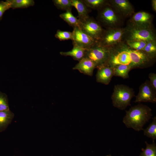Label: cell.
I'll use <instances>...</instances> for the list:
<instances>
[{
	"mask_svg": "<svg viewBox=\"0 0 156 156\" xmlns=\"http://www.w3.org/2000/svg\"><path fill=\"white\" fill-rule=\"evenodd\" d=\"M149 83L152 87L156 91V74L151 73L149 74Z\"/></svg>",
	"mask_w": 156,
	"mask_h": 156,
	"instance_id": "cell-29",
	"label": "cell"
},
{
	"mask_svg": "<svg viewBox=\"0 0 156 156\" xmlns=\"http://www.w3.org/2000/svg\"><path fill=\"white\" fill-rule=\"evenodd\" d=\"M156 91L151 86L149 80H147L140 86L138 93L136 96L135 102H156Z\"/></svg>",
	"mask_w": 156,
	"mask_h": 156,
	"instance_id": "cell-8",
	"label": "cell"
},
{
	"mask_svg": "<svg viewBox=\"0 0 156 156\" xmlns=\"http://www.w3.org/2000/svg\"><path fill=\"white\" fill-rule=\"evenodd\" d=\"M54 5L58 9L66 11L71 10L73 7L70 0H53Z\"/></svg>",
	"mask_w": 156,
	"mask_h": 156,
	"instance_id": "cell-24",
	"label": "cell"
},
{
	"mask_svg": "<svg viewBox=\"0 0 156 156\" xmlns=\"http://www.w3.org/2000/svg\"><path fill=\"white\" fill-rule=\"evenodd\" d=\"M144 135L155 140L156 139V117L153 118V121L145 129L143 130Z\"/></svg>",
	"mask_w": 156,
	"mask_h": 156,
	"instance_id": "cell-20",
	"label": "cell"
},
{
	"mask_svg": "<svg viewBox=\"0 0 156 156\" xmlns=\"http://www.w3.org/2000/svg\"><path fill=\"white\" fill-rule=\"evenodd\" d=\"M124 31L122 27L105 29L98 42L109 49L123 41Z\"/></svg>",
	"mask_w": 156,
	"mask_h": 156,
	"instance_id": "cell-6",
	"label": "cell"
},
{
	"mask_svg": "<svg viewBox=\"0 0 156 156\" xmlns=\"http://www.w3.org/2000/svg\"><path fill=\"white\" fill-rule=\"evenodd\" d=\"M73 7L76 9L78 12V18L79 20L85 18L89 16L90 10L83 0H70Z\"/></svg>",
	"mask_w": 156,
	"mask_h": 156,
	"instance_id": "cell-14",
	"label": "cell"
},
{
	"mask_svg": "<svg viewBox=\"0 0 156 156\" xmlns=\"http://www.w3.org/2000/svg\"><path fill=\"white\" fill-rule=\"evenodd\" d=\"M124 42L131 48L138 51H142L147 42L137 41H127Z\"/></svg>",
	"mask_w": 156,
	"mask_h": 156,
	"instance_id": "cell-25",
	"label": "cell"
},
{
	"mask_svg": "<svg viewBox=\"0 0 156 156\" xmlns=\"http://www.w3.org/2000/svg\"><path fill=\"white\" fill-rule=\"evenodd\" d=\"M109 4L125 18L130 17L135 13L133 7L128 0H109Z\"/></svg>",
	"mask_w": 156,
	"mask_h": 156,
	"instance_id": "cell-11",
	"label": "cell"
},
{
	"mask_svg": "<svg viewBox=\"0 0 156 156\" xmlns=\"http://www.w3.org/2000/svg\"><path fill=\"white\" fill-rule=\"evenodd\" d=\"M96 68V65L94 62L84 57L73 68V70H78L84 75L92 76L93 71Z\"/></svg>",
	"mask_w": 156,
	"mask_h": 156,
	"instance_id": "cell-13",
	"label": "cell"
},
{
	"mask_svg": "<svg viewBox=\"0 0 156 156\" xmlns=\"http://www.w3.org/2000/svg\"><path fill=\"white\" fill-rule=\"evenodd\" d=\"M11 8L12 9L26 8L33 6L34 2L33 0H8Z\"/></svg>",
	"mask_w": 156,
	"mask_h": 156,
	"instance_id": "cell-19",
	"label": "cell"
},
{
	"mask_svg": "<svg viewBox=\"0 0 156 156\" xmlns=\"http://www.w3.org/2000/svg\"><path fill=\"white\" fill-rule=\"evenodd\" d=\"M79 21V27L80 29L84 32L98 41L104 30L99 23L90 16Z\"/></svg>",
	"mask_w": 156,
	"mask_h": 156,
	"instance_id": "cell-7",
	"label": "cell"
},
{
	"mask_svg": "<svg viewBox=\"0 0 156 156\" xmlns=\"http://www.w3.org/2000/svg\"><path fill=\"white\" fill-rule=\"evenodd\" d=\"M86 5L90 9L98 10L107 4V0H83Z\"/></svg>",
	"mask_w": 156,
	"mask_h": 156,
	"instance_id": "cell-22",
	"label": "cell"
},
{
	"mask_svg": "<svg viewBox=\"0 0 156 156\" xmlns=\"http://www.w3.org/2000/svg\"><path fill=\"white\" fill-rule=\"evenodd\" d=\"M10 110L7 95L0 91V111Z\"/></svg>",
	"mask_w": 156,
	"mask_h": 156,
	"instance_id": "cell-27",
	"label": "cell"
},
{
	"mask_svg": "<svg viewBox=\"0 0 156 156\" xmlns=\"http://www.w3.org/2000/svg\"><path fill=\"white\" fill-rule=\"evenodd\" d=\"M105 156H112V155L110 154V155H106ZM121 156H124L122 155H121Z\"/></svg>",
	"mask_w": 156,
	"mask_h": 156,
	"instance_id": "cell-31",
	"label": "cell"
},
{
	"mask_svg": "<svg viewBox=\"0 0 156 156\" xmlns=\"http://www.w3.org/2000/svg\"><path fill=\"white\" fill-rule=\"evenodd\" d=\"M142 51L150 57L155 59L156 54V40L147 42Z\"/></svg>",
	"mask_w": 156,
	"mask_h": 156,
	"instance_id": "cell-23",
	"label": "cell"
},
{
	"mask_svg": "<svg viewBox=\"0 0 156 156\" xmlns=\"http://www.w3.org/2000/svg\"><path fill=\"white\" fill-rule=\"evenodd\" d=\"M153 18V16L151 13L140 11L135 12L130 17L127 24L137 27H152Z\"/></svg>",
	"mask_w": 156,
	"mask_h": 156,
	"instance_id": "cell-9",
	"label": "cell"
},
{
	"mask_svg": "<svg viewBox=\"0 0 156 156\" xmlns=\"http://www.w3.org/2000/svg\"><path fill=\"white\" fill-rule=\"evenodd\" d=\"M146 147L142 148L139 156H156V144L155 140H153L151 144L145 141Z\"/></svg>",
	"mask_w": 156,
	"mask_h": 156,
	"instance_id": "cell-21",
	"label": "cell"
},
{
	"mask_svg": "<svg viewBox=\"0 0 156 156\" xmlns=\"http://www.w3.org/2000/svg\"><path fill=\"white\" fill-rule=\"evenodd\" d=\"M59 16L61 18L73 28L79 27V21L78 18L73 15L71 10L66 11L60 14Z\"/></svg>",
	"mask_w": 156,
	"mask_h": 156,
	"instance_id": "cell-17",
	"label": "cell"
},
{
	"mask_svg": "<svg viewBox=\"0 0 156 156\" xmlns=\"http://www.w3.org/2000/svg\"><path fill=\"white\" fill-rule=\"evenodd\" d=\"M10 8V4L8 0L0 1V21L1 20L5 12Z\"/></svg>",
	"mask_w": 156,
	"mask_h": 156,
	"instance_id": "cell-28",
	"label": "cell"
},
{
	"mask_svg": "<svg viewBox=\"0 0 156 156\" xmlns=\"http://www.w3.org/2000/svg\"><path fill=\"white\" fill-rule=\"evenodd\" d=\"M73 47L70 51L66 52L61 51L60 54L65 56H70L79 62L84 57L86 49L73 43Z\"/></svg>",
	"mask_w": 156,
	"mask_h": 156,
	"instance_id": "cell-15",
	"label": "cell"
},
{
	"mask_svg": "<svg viewBox=\"0 0 156 156\" xmlns=\"http://www.w3.org/2000/svg\"><path fill=\"white\" fill-rule=\"evenodd\" d=\"M97 68L98 69L96 75L97 82L106 85L108 84L114 76L113 67L103 65Z\"/></svg>",
	"mask_w": 156,
	"mask_h": 156,
	"instance_id": "cell-12",
	"label": "cell"
},
{
	"mask_svg": "<svg viewBox=\"0 0 156 156\" xmlns=\"http://www.w3.org/2000/svg\"><path fill=\"white\" fill-rule=\"evenodd\" d=\"M125 19L109 2L97 10L96 21L106 29L122 27Z\"/></svg>",
	"mask_w": 156,
	"mask_h": 156,
	"instance_id": "cell-2",
	"label": "cell"
},
{
	"mask_svg": "<svg viewBox=\"0 0 156 156\" xmlns=\"http://www.w3.org/2000/svg\"><path fill=\"white\" fill-rule=\"evenodd\" d=\"M72 33L73 43L85 49L98 41L84 32L78 27L74 28Z\"/></svg>",
	"mask_w": 156,
	"mask_h": 156,
	"instance_id": "cell-10",
	"label": "cell"
},
{
	"mask_svg": "<svg viewBox=\"0 0 156 156\" xmlns=\"http://www.w3.org/2000/svg\"><path fill=\"white\" fill-rule=\"evenodd\" d=\"M151 112V109L147 105L138 104L126 111L122 122L127 128L137 131L143 130L144 126L153 116Z\"/></svg>",
	"mask_w": 156,
	"mask_h": 156,
	"instance_id": "cell-1",
	"label": "cell"
},
{
	"mask_svg": "<svg viewBox=\"0 0 156 156\" xmlns=\"http://www.w3.org/2000/svg\"><path fill=\"white\" fill-rule=\"evenodd\" d=\"M135 96L133 89L125 85L118 84L114 86L111 98L113 105L121 110L130 106L131 101Z\"/></svg>",
	"mask_w": 156,
	"mask_h": 156,
	"instance_id": "cell-4",
	"label": "cell"
},
{
	"mask_svg": "<svg viewBox=\"0 0 156 156\" xmlns=\"http://www.w3.org/2000/svg\"><path fill=\"white\" fill-rule=\"evenodd\" d=\"M151 5L153 10L156 12V0H152L151 1Z\"/></svg>",
	"mask_w": 156,
	"mask_h": 156,
	"instance_id": "cell-30",
	"label": "cell"
},
{
	"mask_svg": "<svg viewBox=\"0 0 156 156\" xmlns=\"http://www.w3.org/2000/svg\"><path fill=\"white\" fill-rule=\"evenodd\" d=\"M14 114L10 110L0 111V132L4 131L12 122Z\"/></svg>",
	"mask_w": 156,
	"mask_h": 156,
	"instance_id": "cell-16",
	"label": "cell"
},
{
	"mask_svg": "<svg viewBox=\"0 0 156 156\" xmlns=\"http://www.w3.org/2000/svg\"><path fill=\"white\" fill-rule=\"evenodd\" d=\"M114 76L120 77L124 79L129 77V73L132 69L129 65H119L113 67Z\"/></svg>",
	"mask_w": 156,
	"mask_h": 156,
	"instance_id": "cell-18",
	"label": "cell"
},
{
	"mask_svg": "<svg viewBox=\"0 0 156 156\" xmlns=\"http://www.w3.org/2000/svg\"><path fill=\"white\" fill-rule=\"evenodd\" d=\"M56 38L60 41L72 40V33L69 31H63L60 29L57 30L55 35Z\"/></svg>",
	"mask_w": 156,
	"mask_h": 156,
	"instance_id": "cell-26",
	"label": "cell"
},
{
	"mask_svg": "<svg viewBox=\"0 0 156 156\" xmlns=\"http://www.w3.org/2000/svg\"><path fill=\"white\" fill-rule=\"evenodd\" d=\"M110 55L109 49L101 45L98 41L86 49L84 57L94 62L96 68L105 64Z\"/></svg>",
	"mask_w": 156,
	"mask_h": 156,
	"instance_id": "cell-5",
	"label": "cell"
},
{
	"mask_svg": "<svg viewBox=\"0 0 156 156\" xmlns=\"http://www.w3.org/2000/svg\"><path fill=\"white\" fill-rule=\"evenodd\" d=\"M124 30L123 41H137L148 42L156 40V33L153 27H142L127 24Z\"/></svg>",
	"mask_w": 156,
	"mask_h": 156,
	"instance_id": "cell-3",
	"label": "cell"
}]
</instances>
